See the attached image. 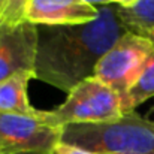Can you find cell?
Here are the masks:
<instances>
[{
    "mask_svg": "<svg viewBox=\"0 0 154 154\" xmlns=\"http://www.w3.org/2000/svg\"><path fill=\"white\" fill-rule=\"evenodd\" d=\"M126 32L129 27L115 3L99 8V17L91 23L38 26L35 79L70 93L94 75L99 60Z\"/></svg>",
    "mask_w": 154,
    "mask_h": 154,
    "instance_id": "cell-1",
    "label": "cell"
},
{
    "mask_svg": "<svg viewBox=\"0 0 154 154\" xmlns=\"http://www.w3.org/2000/svg\"><path fill=\"white\" fill-rule=\"evenodd\" d=\"M61 142L94 154H154V121L132 111L112 121L69 124Z\"/></svg>",
    "mask_w": 154,
    "mask_h": 154,
    "instance_id": "cell-2",
    "label": "cell"
},
{
    "mask_svg": "<svg viewBox=\"0 0 154 154\" xmlns=\"http://www.w3.org/2000/svg\"><path fill=\"white\" fill-rule=\"evenodd\" d=\"M51 112L61 127L105 123L124 115L120 94L96 76H90L73 87L66 100Z\"/></svg>",
    "mask_w": 154,
    "mask_h": 154,
    "instance_id": "cell-3",
    "label": "cell"
},
{
    "mask_svg": "<svg viewBox=\"0 0 154 154\" xmlns=\"http://www.w3.org/2000/svg\"><path fill=\"white\" fill-rule=\"evenodd\" d=\"M154 50L153 41L138 32H126L99 60L94 75L121 97L139 78Z\"/></svg>",
    "mask_w": 154,
    "mask_h": 154,
    "instance_id": "cell-4",
    "label": "cell"
},
{
    "mask_svg": "<svg viewBox=\"0 0 154 154\" xmlns=\"http://www.w3.org/2000/svg\"><path fill=\"white\" fill-rule=\"evenodd\" d=\"M63 127L51 111L41 115L0 112V150L3 154H54Z\"/></svg>",
    "mask_w": 154,
    "mask_h": 154,
    "instance_id": "cell-5",
    "label": "cell"
},
{
    "mask_svg": "<svg viewBox=\"0 0 154 154\" xmlns=\"http://www.w3.org/2000/svg\"><path fill=\"white\" fill-rule=\"evenodd\" d=\"M38 26L21 21L0 26V81L18 73L35 76Z\"/></svg>",
    "mask_w": 154,
    "mask_h": 154,
    "instance_id": "cell-6",
    "label": "cell"
},
{
    "mask_svg": "<svg viewBox=\"0 0 154 154\" xmlns=\"http://www.w3.org/2000/svg\"><path fill=\"white\" fill-rule=\"evenodd\" d=\"M99 8L81 0H27L24 20L35 26H73L91 23Z\"/></svg>",
    "mask_w": 154,
    "mask_h": 154,
    "instance_id": "cell-7",
    "label": "cell"
},
{
    "mask_svg": "<svg viewBox=\"0 0 154 154\" xmlns=\"http://www.w3.org/2000/svg\"><path fill=\"white\" fill-rule=\"evenodd\" d=\"M30 79H35L32 73H18L0 81V112L30 117H36L44 112L33 108L29 100L27 88Z\"/></svg>",
    "mask_w": 154,
    "mask_h": 154,
    "instance_id": "cell-8",
    "label": "cell"
},
{
    "mask_svg": "<svg viewBox=\"0 0 154 154\" xmlns=\"http://www.w3.org/2000/svg\"><path fill=\"white\" fill-rule=\"evenodd\" d=\"M142 35H147L154 44V30L142 32ZM154 96V50L151 57L148 58L144 70L141 72L136 82L132 85V88L127 91V94L123 99V112H132L139 105L147 102Z\"/></svg>",
    "mask_w": 154,
    "mask_h": 154,
    "instance_id": "cell-9",
    "label": "cell"
},
{
    "mask_svg": "<svg viewBox=\"0 0 154 154\" xmlns=\"http://www.w3.org/2000/svg\"><path fill=\"white\" fill-rule=\"evenodd\" d=\"M120 17L132 32L154 30V0H138L130 8L120 6Z\"/></svg>",
    "mask_w": 154,
    "mask_h": 154,
    "instance_id": "cell-10",
    "label": "cell"
},
{
    "mask_svg": "<svg viewBox=\"0 0 154 154\" xmlns=\"http://www.w3.org/2000/svg\"><path fill=\"white\" fill-rule=\"evenodd\" d=\"M27 0H0V26L17 24L24 20V8Z\"/></svg>",
    "mask_w": 154,
    "mask_h": 154,
    "instance_id": "cell-11",
    "label": "cell"
},
{
    "mask_svg": "<svg viewBox=\"0 0 154 154\" xmlns=\"http://www.w3.org/2000/svg\"><path fill=\"white\" fill-rule=\"evenodd\" d=\"M54 154H94L88 150H84V148H79V147H75V145H70V144H66V142H60L55 150Z\"/></svg>",
    "mask_w": 154,
    "mask_h": 154,
    "instance_id": "cell-12",
    "label": "cell"
},
{
    "mask_svg": "<svg viewBox=\"0 0 154 154\" xmlns=\"http://www.w3.org/2000/svg\"><path fill=\"white\" fill-rule=\"evenodd\" d=\"M87 5H91V6H96V8H102V6H108V5H112V0H81Z\"/></svg>",
    "mask_w": 154,
    "mask_h": 154,
    "instance_id": "cell-13",
    "label": "cell"
},
{
    "mask_svg": "<svg viewBox=\"0 0 154 154\" xmlns=\"http://www.w3.org/2000/svg\"><path fill=\"white\" fill-rule=\"evenodd\" d=\"M0 154H3V153H2V150H0Z\"/></svg>",
    "mask_w": 154,
    "mask_h": 154,
    "instance_id": "cell-14",
    "label": "cell"
}]
</instances>
